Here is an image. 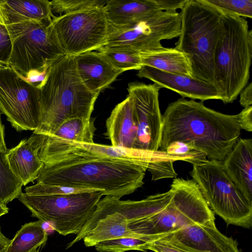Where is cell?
Listing matches in <instances>:
<instances>
[{
	"label": "cell",
	"mask_w": 252,
	"mask_h": 252,
	"mask_svg": "<svg viewBox=\"0 0 252 252\" xmlns=\"http://www.w3.org/2000/svg\"><path fill=\"white\" fill-rule=\"evenodd\" d=\"M187 0H108L103 10L109 25L120 27L160 11L181 9Z\"/></svg>",
	"instance_id": "15"
},
{
	"label": "cell",
	"mask_w": 252,
	"mask_h": 252,
	"mask_svg": "<svg viewBox=\"0 0 252 252\" xmlns=\"http://www.w3.org/2000/svg\"><path fill=\"white\" fill-rule=\"evenodd\" d=\"M77 73L91 92L99 93L122 73L99 51H90L74 56Z\"/></svg>",
	"instance_id": "18"
},
{
	"label": "cell",
	"mask_w": 252,
	"mask_h": 252,
	"mask_svg": "<svg viewBox=\"0 0 252 252\" xmlns=\"http://www.w3.org/2000/svg\"><path fill=\"white\" fill-rule=\"evenodd\" d=\"M140 57L142 66L193 77L188 57L175 48L163 46L153 51L140 53Z\"/></svg>",
	"instance_id": "22"
},
{
	"label": "cell",
	"mask_w": 252,
	"mask_h": 252,
	"mask_svg": "<svg viewBox=\"0 0 252 252\" xmlns=\"http://www.w3.org/2000/svg\"><path fill=\"white\" fill-rule=\"evenodd\" d=\"M31 252H39V248L35 249V250H33Z\"/></svg>",
	"instance_id": "41"
},
{
	"label": "cell",
	"mask_w": 252,
	"mask_h": 252,
	"mask_svg": "<svg viewBox=\"0 0 252 252\" xmlns=\"http://www.w3.org/2000/svg\"><path fill=\"white\" fill-rule=\"evenodd\" d=\"M12 45L6 25L0 24V61L8 64Z\"/></svg>",
	"instance_id": "33"
},
{
	"label": "cell",
	"mask_w": 252,
	"mask_h": 252,
	"mask_svg": "<svg viewBox=\"0 0 252 252\" xmlns=\"http://www.w3.org/2000/svg\"><path fill=\"white\" fill-rule=\"evenodd\" d=\"M40 121L33 132L49 136L65 121L91 119L99 95L90 92L77 72L74 56L65 55L48 68L45 79L37 85Z\"/></svg>",
	"instance_id": "3"
},
{
	"label": "cell",
	"mask_w": 252,
	"mask_h": 252,
	"mask_svg": "<svg viewBox=\"0 0 252 252\" xmlns=\"http://www.w3.org/2000/svg\"><path fill=\"white\" fill-rule=\"evenodd\" d=\"M236 115H227L205 106L203 102L178 99L162 115L158 150L164 152L175 142L187 144L211 160L222 161L241 134Z\"/></svg>",
	"instance_id": "2"
},
{
	"label": "cell",
	"mask_w": 252,
	"mask_h": 252,
	"mask_svg": "<svg viewBox=\"0 0 252 252\" xmlns=\"http://www.w3.org/2000/svg\"><path fill=\"white\" fill-rule=\"evenodd\" d=\"M117 69L122 72L129 70H139L141 66L140 53L126 48L103 46L98 49Z\"/></svg>",
	"instance_id": "27"
},
{
	"label": "cell",
	"mask_w": 252,
	"mask_h": 252,
	"mask_svg": "<svg viewBox=\"0 0 252 252\" xmlns=\"http://www.w3.org/2000/svg\"><path fill=\"white\" fill-rule=\"evenodd\" d=\"M25 191V193L30 195H52L69 194L99 190L74 188L57 185L36 183L34 185L26 187Z\"/></svg>",
	"instance_id": "30"
},
{
	"label": "cell",
	"mask_w": 252,
	"mask_h": 252,
	"mask_svg": "<svg viewBox=\"0 0 252 252\" xmlns=\"http://www.w3.org/2000/svg\"><path fill=\"white\" fill-rule=\"evenodd\" d=\"M170 187L173 191V196L164 208L128 225L132 232L146 241L188 225L215 220L214 213L192 179L175 178Z\"/></svg>",
	"instance_id": "6"
},
{
	"label": "cell",
	"mask_w": 252,
	"mask_h": 252,
	"mask_svg": "<svg viewBox=\"0 0 252 252\" xmlns=\"http://www.w3.org/2000/svg\"><path fill=\"white\" fill-rule=\"evenodd\" d=\"M160 89L155 84L136 82L128 84V95L132 101L137 126L134 149L151 152L159 149L162 129L158 100Z\"/></svg>",
	"instance_id": "13"
},
{
	"label": "cell",
	"mask_w": 252,
	"mask_h": 252,
	"mask_svg": "<svg viewBox=\"0 0 252 252\" xmlns=\"http://www.w3.org/2000/svg\"><path fill=\"white\" fill-rule=\"evenodd\" d=\"M239 102L244 108L252 105V84L250 83L240 93Z\"/></svg>",
	"instance_id": "35"
},
{
	"label": "cell",
	"mask_w": 252,
	"mask_h": 252,
	"mask_svg": "<svg viewBox=\"0 0 252 252\" xmlns=\"http://www.w3.org/2000/svg\"><path fill=\"white\" fill-rule=\"evenodd\" d=\"M0 24L4 25L8 24V19L2 0H0Z\"/></svg>",
	"instance_id": "38"
},
{
	"label": "cell",
	"mask_w": 252,
	"mask_h": 252,
	"mask_svg": "<svg viewBox=\"0 0 252 252\" xmlns=\"http://www.w3.org/2000/svg\"><path fill=\"white\" fill-rule=\"evenodd\" d=\"M174 47L188 58L193 78L213 84V61L221 31L222 11L207 0H187L181 9Z\"/></svg>",
	"instance_id": "5"
},
{
	"label": "cell",
	"mask_w": 252,
	"mask_h": 252,
	"mask_svg": "<svg viewBox=\"0 0 252 252\" xmlns=\"http://www.w3.org/2000/svg\"><path fill=\"white\" fill-rule=\"evenodd\" d=\"M215 220L188 225L174 232L155 237L171 240L196 252H241L238 244L216 227Z\"/></svg>",
	"instance_id": "14"
},
{
	"label": "cell",
	"mask_w": 252,
	"mask_h": 252,
	"mask_svg": "<svg viewBox=\"0 0 252 252\" xmlns=\"http://www.w3.org/2000/svg\"><path fill=\"white\" fill-rule=\"evenodd\" d=\"M144 250L155 252H196L174 241L158 238L147 241L144 246Z\"/></svg>",
	"instance_id": "32"
},
{
	"label": "cell",
	"mask_w": 252,
	"mask_h": 252,
	"mask_svg": "<svg viewBox=\"0 0 252 252\" xmlns=\"http://www.w3.org/2000/svg\"><path fill=\"white\" fill-rule=\"evenodd\" d=\"M222 163L227 176L252 204V140L239 138Z\"/></svg>",
	"instance_id": "19"
},
{
	"label": "cell",
	"mask_w": 252,
	"mask_h": 252,
	"mask_svg": "<svg viewBox=\"0 0 252 252\" xmlns=\"http://www.w3.org/2000/svg\"><path fill=\"white\" fill-rule=\"evenodd\" d=\"M189 174L214 214L227 224L252 227V204L227 176L221 161L208 159L192 164Z\"/></svg>",
	"instance_id": "7"
},
{
	"label": "cell",
	"mask_w": 252,
	"mask_h": 252,
	"mask_svg": "<svg viewBox=\"0 0 252 252\" xmlns=\"http://www.w3.org/2000/svg\"><path fill=\"white\" fill-rule=\"evenodd\" d=\"M43 144L38 156L44 166L37 183L94 189L118 198L144 184L145 166L96 156L70 141Z\"/></svg>",
	"instance_id": "1"
},
{
	"label": "cell",
	"mask_w": 252,
	"mask_h": 252,
	"mask_svg": "<svg viewBox=\"0 0 252 252\" xmlns=\"http://www.w3.org/2000/svg\"><path fill=\"white\" fill-rule=\"evenodd\" d=\"M10 240L2 233L0 226V252H6Z\"/></svg>",
	"instance_id": "37"
},
{
	"label": "cell",
	"mask_w": 252,
	"mask_h": 252,
	"mask_svg": "<svg viewBox=\"0 0 252 252\" xmlns=\"http://www.w3.org/2000/svg\"><path fill=\"white\" fill-rule=\"evenodd\" d=\"M8 24L25 21L50 22L52 13L48 0H2Z\"/></svg>",
	"instance_id": "23"
},
{
	"label": "cell",
	"mask_w": 252,
	"mask_h": 252,
	"mask_svg": "<svg viewBox=\"0 0 252 252\" xmlns=\"http://www.w3.org/2000/svg\"><path fill=\"white\" fill-rule=\"evenodd\" d=\"M50 26L65 55L71 56L103 47L109 30L103 7L54 15Z\"/></svg>",
	"instance_id": "10"
},
{
	"label": "cell",
	"mask_w": 252,
	"mask_h": 252,
	"mask_svg": "<svg viewBox=\"0 0 252 252\" xmlns=\"http://www.w3.org/2000/svg\"><path fill=\"white\" fill-rule=\"evenodd\" d=\"M37 84L27 81L10 67L0 69V112L17 131L40 125Z\"/></svg>",
	"instance_id": "12"
},
{
	"label": "cell",
	"mask_w": 252,
	"mask_h": 252,
	"mask_svg": "<svg viewBox=\"0 0 252 252\" xmlns=\"http://www.w3.org/2000/svg\"><path fill=\"white\" fill-rule=\"evenodd\" d=\"M10 67L7 63L0 61V69H5Z\"/></svg>",
	"instance_id": "40"
},
{
	"label": "cell",
	"mask_w": 252,
	"mask_h": 252,
	"mask_svg": "<svg viewBox=\"0 0 252 252\" xmlns=\"http://www.w3.org/2000/svg\"><path fill=\"white\" fill-rule=\"evenodd\" d=\"M43 223L38 220L23 225L10 240L6 252H31L44 245L48 234Z\"/></svg>",
	"instance_id": "25"
},
{
	"label": "cell",
	"mask_w": 252,
	"mask_h": 252,
	"mask_svg": "<svg viewBox=\"0 0 252 252\" xmlns=\"http://www.w3.org/2000/svg\"><path fill=\"white\" fill-rule=\"evenodd\" d=\"M71 142L81 149L96 156L142 165L147 167L148 169L153 165L168 157L166 153L159 150L157 152H151L133 148L103 145L94 142L83 143Z\"/></svg>",
	"instance_id": "21"
},
{
	"label": "cell",
	"mask_w": 252,
	"mask_h": 252,
	"mask_svg": "<svg viewBox=\"0 0 252 252\" xmlns=\"http://www.w3.org/2000/svg\"><path fill=\"white\" fill-rule=\"evenodd\" d=\"M1 114L0 112V151L7 152L8 149L4 139V126L1 122Z\"/></svg>",
	"instance_id": "36"
},
{
	"label": "cell",
	"mask_w": 252,
	"mask_h": 252,
	"mask_svg": "<svg viewBox=\"0 0 252 252\" xmlns=\"http://www.w3.org/2000/svg\"><path fill=\"white\" fill-rule=\"evenodd\" d=\"M106 127L105 135L112 146L134 149L137 126L129 96L114 107L106 121Z\"/></svg>",
	"instance_id": "20"
},
{
	"label": "cell",
	"mask_w": 252,
	"mask_h": 252,
	"mask_svg": "<svg viewBox=\"0 0 252 252\" xmlns=\"http://www.w3.org/2000/svg\"><path fill=\"white\" fill-rule=\"evenodd\" d=\"M147 241L133 238H120L100 242L95 249L98 252H125L136 250L145 252L143 247Z\"/></svg>",
	"instance_id": "29"
},
{
	"label": "cell",
	"mask_w": 252,
	"mask_h": 252,
	"mask_svg": "<svg viewBox=\"0 0 252 252\" xmlns=\"http://www.w3.org/2000/svg\"><path fill=\"white\" fill-rule=\"evenodd\" d=\"M222 11L214 55L213 84L224 104L233 102L247 86L252 58V32L244 18Z\"/></svg>",
	"instance_id": "4"
},
{
	"label": "cell",
	"mask_w": 252,
	"mask_h": 252,
	"mask_svg": "<svg viewBox=\"0 0 252 252\" xmlns=\"http://www.w3.org/2000/svg\"><path fill=\"white\" fill-rule=\"evenodd\" d=\"M237 121L240 128L248 132L252 131V106L244 108L237 114Z\"/></svg>",
	"instance_id": "34"
},
{
	"label": "cell",
	"mask_w": 252,
	"mask_h": 252,
	"mask_svg": "<svg viewBox=\"0 0 252 252\" xmlns=\"http://www.w3.org/2000/svg\"><path fill=\"white\" fill-rule=\"evenodd\" d=\"M45 135L33 132L14 147L8 149L6 157L11 169L23 186L37 180L44 166L38 156Z\"/></svg>",
	"instance_id": "17"
},
{
	"label": "cell",
	"mask_w": 252,
	"mask_h": 252,
	"mask_svg": "<svg viewBox=\"0 0 252 252\" xmlns=\"http://www.w3.org/2000/svg\"><path fill=\"white\" fill-rule=\"evenodd\" d=\"M51 22L25 21L6 25L12 45L8 65L21 76L47 69L65 55Z\"/></svg>",
	"instance_id": "8"
},
{
	"label": "cell",
	"mask_w": 252,
	"mask_h": 252,
	"mask_svg": "<svg viewBox=\"0 0 252 252\" xmlns=\"http://www.w3.org/2000/svg\"><path fill=\"white\" fill-rule=\"evenodd\" d=\"M137 75L140 78L150 80L160 88L174 91L183 98L199 99L202 102L220 99L213 84L193 77L166 72L147 66H142Z\"/></svg>",
	"instance_id": "16"
},
{
	"label": "cell",
	"mask_w": 252,
	"mask_h": 252,
	"mask_svg": "<svg viewBox=\"0 0 252 252\" xmlns=\"http://www.w3.org/2000/svg\"><path fill=\"white\" fill-rule=\"evenodd\" d=\"M95 130L94 121L91 118H71L64 122L53 134L45 136L44 141L58 142L70 141L93 143Z\"/></svg>",
	"instance_id": "24"
},
{
	"label": "cell",
	"mask_w": 252,
	"mask_h": 252,
	"mask_svg": "<svg viewBox=\"0 0 252 252\" xmlns=\"http://www.w3.org/2000/svg\"><path fill=\"white\" fill-rule=\"evenodd\" d=\"M181 22L180 12L160 11L125 26L109 25L104 46L129 49L139 53L158 49L163 47L162 40L179 36Z\"/></svg>",
	"instance_id": "11"
},
{
	"label": "cell",
	"mask_w": 252,
	"mask_h": 252,
	"mask_svg": "<svg viewBox=\"0 0 252 252\" xmlns=\"http://www.w3.org/2000/svg\"><path fill=\"white\" fill-rule=\"evenodd\" d=\"M23 186L21 181L11 169L6 157V152L0 151V202L6 205L18 198Z\"/></svg>",
	"instance_id": "26"
},
{
	"label": "cell",
	"mask_w": 252,
	"mask_h": 252,
	"mask_svg": "<svg viewBox=\"0 0 252 252\" xmlns=\"http://www.w3.org/2000/svg\"><path fill=\"white\" fill-rule=\"evenodd\" d=\"M221 10L243 18L252 17V0H207Z\"/></svg>",
	"instance_id": "31"
},
{
	"label": "cell",
	"mask_w": 252,
	"mask_h": 252,
	"mask_svg": "<svg viewBox=\"0 0 252 252\" xmlns=\"http://www.w3.org/2000/svg\"><path fill=\"white\" fill-rule=\"evenodd\" d=\"M102 196L101 191L52 195L22 192L18 199L33 217L50 223L59 234L66 236L81 231Z\"/></svg>",
	"instance_id": "9"
},
{
	"label": "cell",
	"mask_w": 252,
	"mask_h": 252,
	"mask_svg": "<svg viewBox=\"0 0 252 252\" xmlns=\"http://www.w3.org/2000/svg\"><path fill=\"white\" fill-rule=\"evenodd\" d=\"M107 1L105 0H53L50 1V7L52 14L59 16L85 9L103 7Z\"/></svg>",
	"instance_id": "28"
},
{
	"label": "cell",
	"mask_w": 252,
	"mask_h": 252,
	"mask_svg": "<svg viewBox=\"0 0 252 252\" xmlns=\"http://www.w3.org/2000/svg\"><path fill=\"white\" fill-rule=\"evenodd\" d=\"M9 212V209L6 205L2 204L0 202V218L2 216L7 214Z\"/></svg>",
	"instance_id": "39"
}]
</instances>
